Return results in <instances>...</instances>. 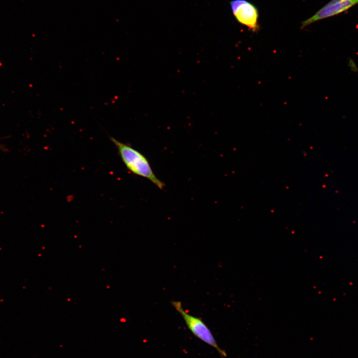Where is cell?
Segmentation results:
<instances>
[{
  "instance_id": "obj_1",
  "label": "cell",
  "mask_w": 358,
  "mask_h": 358,
  "mask_svg": "<svg viewBox=\"0 0 358 358\" xmlns=\"http://www.w3.org/2000/svg\"><path fill=\"white\" fill-rule=\"evenodd\" d=\"M110 140L117 148L122 161L129 171L136 175L147 179L160 189L164 188L165 183L156 177L144 155L113 137H110Z\"/></svg>"
},
{
  "instance_id": "obj_2",
  "label": "cell",
  "mask_w": 358,
  "mask_h": 358,
  "mask_svg": "<svg viewBox=\"0 0 358 358\" xmlns=\"http://www.w3.org/2000/svg\"><path fill=\"white\" fill-rule=\"evenodd\" d=\"M171 304L182 316L186 325L193 335L215 349L222 358L226 357V353L218 346L211 331L200 318L186 312L180 301H172Z\"/></svg>"
},
{
  "instance_id": "obj_3",
  "label": "cell",
  "mask_w": 358,
  "mask_h": 358,
  "mask_svg": "<svg viewBox=\"0 0 358 358\" xmlns=\"http://www.w3.org/2000/svg\"><path fill=\"white\" fill-rule=\"evenodd\" d=\"M230 7L239 23L247 26L253 32L259 30V11L254 4L247 0H233L230 1Z\"/></svg>"
},
{
  "instance_id": "obj_4",
  "label": "cell",
  "mask_w": 358,
  "mask_h": 358,
  "mask_svg": "<svg viewBox=\"0 0 358 358\" xmlns=\"http://www.w3.org/2000/svg\"><path fill=\"white\" fill-rule=\"evenodd\" d=\"M358 4V0H331L301 23V29L320 20L342 13Z\"/></svg>"
},
{
  "instance_id": "obj_5",
  "label": "cell",
  "mask_w": 358,
  "mask_h": 358,
  "mask_svg": "<svg viewBox=\"0 0 358 358\" xmlns=\"http://www.w3.org/2000/svg\"><path fill=\"white\" fill-rule=\"evenodd\" d=\"M348 65L352 71L358 72V67L353 59L350 57L348 59Z\"/></svg>"
}]
</instances>
